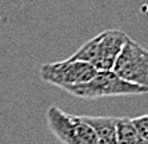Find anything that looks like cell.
Segmentation results:
<instances>
[{
	"label": "cell",
	"mask_w": 148,
	"mask_h": 144,
	"mask_svg": "<svg viewBox=\"0 0 148 144\" xmlns=\"http://www.w3.org/2000/svg\"><path fill=\"white\" fill-rule=\"evenodd\" d=\"M127 38L129 36L121 29L103 31L83 43L69 57V60L87 62L97 72L112 71Z\"/></svg>",
	"instance_id": "cell-1"
},
{
	"label": "cell",
	"mask_w": 148,
	"mask_h": 144,
	"mask_svg": "<svg viewBox=\"0 0 148 144\" xmlns=\"http://www.w3.org/2000/svg\"><path fill=\"white\" fill-rule=\"evenodd\" d=\"M64 92L80 100H97L103 97L144 94L148 90L121 79L114 71H104L97 72L94 78L86 83L65 87Z\"/></svg>",
	"instance_id": "cell-2"
},
{
	"label": "cell",
	"mask_w": 148,
	"mask_h": 144,
	"mask_svg": "<svg viewBox=\"0 0 148 144\" xmlns=\"http://www.w3.org/2000/svg\"><path fill=\"white\" fill-rule=\"evenodd\" d=\"M47 128L62 144H97L94 130L77 115L51 105L46 111Z\"/></svg>",
	"instance_id": "cell-3"
},
{
	"label": "cell",
	"mask_w": 148,
	"mask_h": 144,
	"mask_svg": "<svg viewBox=\"0 0 148 144\" xmlns=\"http://www.w3.org/2000/svg\"><path fill=\"white\" fill-rule=\"evenodd\" d=\"M112 71L123 80L148 90V50L127 38Z\"/></svg>",
	"instance_id": "cell-4"
},
{
	"label": "cell",
	"mask_w": 148,
	"mask_h": 144,
	"mask_svg": "<svg viewBox=\"0 0 148 144\" xmlns=\"http://www.w3.org/2000/svg\"><path fill=\"white\" fill-rule=\"evenodd\" d=\"M97 71L87 62L83 61H72L66 58L64 61L43 64L40 67V79L50 85H54L62 89L69 86H76L86 83L94 78Z\"/></svg>",
	"instance_id": "cell-5"
},
{
	"label": "cell",
	"mask_w": 148,
	"mask_h": 144,
	"mask_svg": "<svg viewBox=\"0 0 148 144\" xmlns=\"http://www.w3.org/2000/svg\"><path fill=\"white\" fill-rule=\"evenodd\" d=\"M94 130L97 144H118V118L114 117H80Z\"/></svg>",
	"instance_id": "cell-6"
},
{
	"label": "cell",
	"mask_w": 148,
	"mask_h": 144,
	"mask_svg": "<svg viewBox=\"0 0 148 144\" xmlns=\"http://www.w3.org/2000/svg\"><path fill=\"white\" fill-rule=\"evenodd\" d=\"M118 144H148V140L143 139L136 130L130 118H118Z\"/></svg>",
	"instance_id": "cell-7"
},
{
	"label": "cell",
	"mask_w": 148,
	"mask_h": 144,
	"mask_svg": "<svg viewBox=\"0 0 148 144\" xmlns=\"http://www.w3.org/2000/svg\"><path fill=\"white\" fill-rule=\"evenodd\" d=\"M132 123L136 128V130L140 133V136L143 139L148 140V114H144V115L133 118L132 119Z\"/></svg>",
	"instance_id": "cell-8"
}]
</instances>
